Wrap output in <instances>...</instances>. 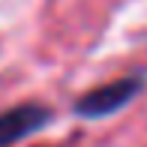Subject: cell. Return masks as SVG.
Masks as SVG:
<instances>
[{"label": "cell", "mask_w": 147, "mask_h": 147, "mask_svg": "<svg viewBox=\"0 0 147 147\" xmlns=\"http://www.w3.org/2000/svg\"><path fill=\"white\" fill-rule=\"evenodd\" d=\"M144 87V78L141 75H129V78H117V81L105 84V87L90 90L87 96H81L75 102V111L81 117H105V114H114L117 108H123L129 99L138 96V90Z\"/></svg>", "instance_id": "cell-1"}, {"label": "cell", "mask_w": 147, "mask_h": 147, "mask_svg": "<svg viewBox=\"0 0 147 147\" xmlns=\"http://www.w3.org/2000/svg\"><path fill=\"white\" fill-rule=\"evenodd\" d=\"M51 111L45 105H15V108L0 114V147H9L21 138H27L30 132L42 129L48 123Z\"/></svg>", "instance_id": "cell-2"}]
</instances>
